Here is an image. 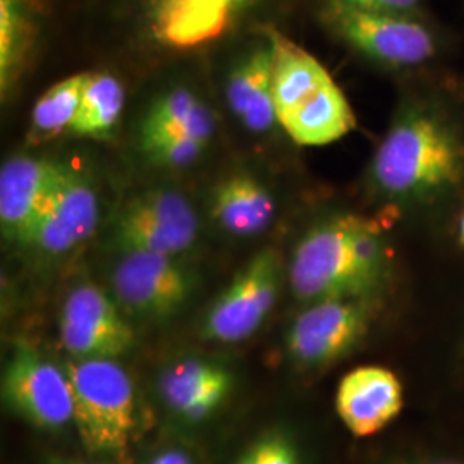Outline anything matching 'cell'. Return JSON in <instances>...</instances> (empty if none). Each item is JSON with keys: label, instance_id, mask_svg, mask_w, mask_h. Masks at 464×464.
Wrapping results in <instances>:
<instances>
[{"label": "cell", "instance_id": "e0dca14e", "mask_svg": "<svg viewBox=\"0 0 464 464\" xmlns=\"http://www.w3.org/2000/svg\"><path fill=\"white\" fill-rule=\"evenodd\" d=\"M266 36L272 47V95L281 121L334 80L310 52L279 30L266 28Z\"/></svg>", "mask_w": 464, "mask_h": 464}, {"label": "cell", "instance_id": "ac0fdd59", "mask_svg": "<svg viewBox=\"0 0 464 464\" xmlns=\"http://www.w3.org/2000/svg\"><path fill=\"white\" fill-rule=\"evenodd\" d=\"M210 214L224 231L237 237H251L270 227L276 217V201L253 176L234 174L217 184Z\"/></svg>", "mask_w": 464, "mask_h": 464}, {"label": "cell", "instance_id": "4316f807", "mask_svg": "<svg viewBox=\"0 0 464 464\" xmlns=\"http://www.w3.org/2000/svg\"><path fill=\"white\" fill-rule=\"evenodd\" d=\"M147 464H195V461L183 449H166L153 456Z\"/></svg>", "mask_w": 464, "mask_h": 464}, {"label": "cell", "instance_id": "484cf974", "mask_svg": "<svg viewBox=\"0 0 464 464\" xmlns=\"http://www.w3.org/2000/svg\"><path fill=\"white\" fill-rule=\"evenodd\" d=\"M339 2L362 11L401 14V16H421V4H423V0H339Z\"/></svg>", "mask_w": 464, "mask_h": 464}, {"label": "cell", "instance_id": "44dd1931", "mask_svg": "<svg viewBox=\"0 0 464 464\" xmlns=\"http://www.w3.org/2000/svg\"><path fill=\"white\" fill-rule=\"evenodd\" d=\"M124 109V86L111 72H90L80 111L69 133L107 140L114 133Z\"/></svg>", "mask_w": 464, "mask_h": 464}, {"label": "cell", "instance_id": "f1b7e54d", "mask_svg": "<svg viewBox=\"0 0 464 464\" xmlns=\"http://www.w3.org/2000/svg\"><path fill=\"white\" fill-rule=\"evenodd\" d=\"M459 236H461V241H463L464 245V216L461 218V224H459Z\"/></svg>", "mask_w": 464, "mask_h": 464}, {"label": "cell", "instance_id": "5bb4252c", "mask_svg": "<svg viewBox=\"0 0 464 464\" xmlns=\"http://www.w3.org/2000/svg\"><path fill=\"white\" fill-rule=\"evenodd\" d=\"M401 408L402 385L396 373L383 366H358L337 387V415L356 437L383 430Z\"/></svg>", "mask_w": 464, "mask_h": 464}, {"label": "cell", "instance_id": "277c9868", "mask_svg": "<svg viewBox=\"0 0 464 464\" xmlns=\"http://www.w3.org/2000/svg\"><path fill=\"white\" fill-rule=\"evenodd\" d=\"M320 17L349 49L381 66H421L439 50L437 34L421 16L372 13L324 0Z\"/></svg>", "mask_w": 464, "mask_h": 464}, {"label": "cell", "instance_id": "7c38bea8", "mask_svg": "<svg viewBox=\"0 0 464 464\" xmlns=\"http://www.w3.org/2000/svg\"><path fill=\"white\" fill-rule=\"evenodd\" d=\"M99 222L97 184L83 169L64 164L45 212L24 248L63 256L86 243L99 229Z\"/></svg>", "mask_w": 464, "mask_h": 464}, {"label": "cell", "instance_id": "ba28073f", "mask_svg": "<svg viewBox=\"0 0 464 464\" xmlns=\"http://www.w3.org/2000/svg\"><path fill=\"white\" fill-rule=\"evenodd\" d=\"M281 279V255L277 249L258 251L207 310L201 322V337L220 344L246 341L274 310Z\"/></svg>", "mask_w": 464, "mask_h": 464}, {"label": "cell", "instance_id": "3957f363", "mask_svg": "<svg viewBox=\"0 0 464 464\" xmlns=\"http://www.w3.org/2000/svg\"><path fill=\"white\" fill-rule=\"evenodd\" d=\"M72 423L90 456L124 454L138 427V398L131 375L117 360H71Z\"/></svg>", "mask_w": 464, "mask_h": 464}, {"label": "cell", "instance_id": "9a60e30c", "mask_svg": "<svg viewBox=\"0 0 464 464\" xmlns=\"http://www.w3.org/2000/svg\"><path fill=\"white\" fill-rule=\"evenodd\" d=\"M231 370L203 358H184L166 368L159 381L160 398L174 415L203 421L229 398Z\"/></svg>", "mask_w": 464, "mask_h": 464}, {"label": "cell", "instance_id": "cb8c5ba5", "mask_svg": "<svg viewBox=\"0 0 464 464\" xmlns=\"http://www.w3.org/2000/svg\"><path fill=\"white\" fill-rule=\"evenodd\" d=\"M140 145L153 164L183 169L191 166L203 155L208 145L197 138L170 128H143L140 130Z\"/></svg>", "mask_w": 464, "mask_h": 464}, {"label": "cell", "instance_id": "8fae6325", "mask_svg": "<svg viewBox=\"0 0 464 464\" xmlns=\"http://www.w3.org/2000/svg\"><path fill=\"white\" fill-rule=\"evenodd\" d=\"M262 0H141L150 38L164 49L210 45L236 30Z\"/></svg>", "mask_w": 464, "mask_h": 464}, {"label": "cell", "instance_id": "2e32d148", "mask_svg": "<svg viewBox=\"0 0 464 464\" xmlns=\"http://www.w3.org/2000/svg\"><path fill=\"white\" fill-rule=\"evenodd\" d=\"M226 99L249 133H266L279 122L272 95V47L266 36L232 69Z\"/></svg>", "mask_w": 464, "mask_h": 464}, {"label": "cell", "instance_id": "ffe728a7", "mask_svg": "<svg viewBox=\"0 0 464 464\" xmlns=\"http://www.w3.org/2000/svg\"><path fill=\"white\" fill-rule=\"evenodd\" d=\"M40 32L36 0H0V88L9 93L28 66Z\"/></svg>", "mask_w": 464, "mask_h": 464}, {"label": "cell", "instance_id": "f546056e", "mask_svg": "<svg viewBox=\"0 0 464 464\" xmlns=\"http://www.w3.org/2000/svg\"><path fill=\"white\" fill-rule=\"evenodd\" d=\"M429 464H461V463H429Z\"/></svg>", "mask_w": 464, "mask_h": 464}, {"label": "cell", "instance_id": "9c48e42d", "mask_svg": "<svg viewBox=\"0 0 464 464\" xmlns=\"http://www.w3.org/2000/svg\"><path fill=\"white\" fill-rule=\"evenodd\" d=\"M112 296L126 315L160 322L179 314L197 281L189 268L160 253H122L111 274Z\"/></svg>", "mask_w": 464, "mask_h": 464}, {"label": "cell", "instance_id": "52a82bcc", "mask_svg": "<svg viewBox=\"0 0 464 464\" xmlns=\"http://www.w3.org/2000/svg\"><path fill=\"white\" fill-rule=\"evenodd\" d=\"M2 401L11 413L40 430L72 421L74 402L66 368H59L26 341H17L2 370Z\"/></svg>", "mask_w": 464, "mask_h": 464}, {"label": "cell", "instance_id": "d4e9b609", "mask_svg": "<svg viewBox=\"0 0 464 464\" xmlns=\"http://www.w3.org/2000/svg\"><path fill=\"white\" fill-rule=\"evenodd\" d=\"M232 464H301V454L295 439L276 429L253 439Z\"/></svg>", "mask_w": 464, "mask_h": 464}, {"label": "cell", "instance_id": "30bf717a", "mask_svg": "<svg viewBox=\"0 0 464 464\" xmlns=\"http://www.w3.org/2000/svg\"><path fill=\"white\" fill-rule=\"evenodd\" d=\"M59 337L74 360H119L136 343L124 310L95 284H80L67 295Z\"/></svg>", "mask_w": 464, "mask_h": 464}, {"label": "cell", "instance_id": "5b68a950", "mask_svg": "<svg viewBox=\"0 0 464 464\" xmlns=\"http://www.w3.org/2000/svg\"><path fill=\"white\" fill-rule=\"evenodd\" d=\"M381 295L308 303L285 334L289 358L304 368L329 366L356 348L379 310Z\"/></svg>", "mask_w": 464, "mask_h": 464}, {"label": "cell", "instance_id": "d6986e66", "mask_svg": "<svg viewBox=\"0 0 464 464\" xmlns=\"http://www.w3.org/2000/svg\"><path fill=\"white\" fill-rule=\"evenodd\" d=\"M279 124L296 145L322 147L351 133L356 128V117L341 88L331 82L282 117Z\"/></svg>", "mask_w": 464, "mask_h": 464}, {"label": "cell", "instance_id": "4fadbf2b", "mask_svg": "<svg viewBox=\"0 0 464 464\" xmlns=\"http://www.w3.org/2000/svg\"><path fill=\"white\" fill-rule=\"evenodd\" d=\"M64 164L17 155L0 169V227L4 239L26 246L44 216Z\"/></svg>", "mask_w": 464, "mask_h": 464}, {"label": "cell", "instance_id": "603a6c76", "mask_svg": "<svg viewBox=\"0 0 464 464\" xmlns=\"http://www.w3.org/2000/svg\"><path fill=\"white\" fill-rule=\"evenodd\" d=\"M88 76L90 72L69 76L59 83L52 84L49 90L36 100L30 126V140L34 143L47 141L71 130L80 111Z\"/></svg>", "mask_w": 464, "mask_h": 464}, {"label": "cell", "instance_id": "7402d4cb", "mask_svg": "<svg viewBox=\"0 0 464 464\" xmlns=\"http://www.w3.org/2000/svg\"><path fill=\"white\" fill-rule=\"evenodd\" d=\"M143 128H170L208 145L217 121L210 107L188 88H174L151 103Z\"/></svg>", "mask_w": 464, "mask_h": 464}, {"label": "cell", "instance_id": "8992f818", "mask_svg": "<svg viewBox=\"0 0 464 464\" xmlns=\"http://www.w3.org/2000/svg\"><path fill=\"white\" fill-rule=\"evenodd\" d=\"M197 210L181 193L149 189L126 199L111 226V246L119 255L147 251L179 256L198 237Z\"/></svg>", "mask_w": 464, "mask_h": 464}, {"label": "cell", "instance_id": "6da1fadb", "mask_svg": "<svg viewBox=\"0 0 464 464\" xmlns=\"http://www.w3.org/2000/svg\"><path fill=\"white\" fill-rule=\"evenodd\" d=\"M389 260L377 220L354 214L331 217L299 239L287 270L289 285L304 303L381 295Z\"/></svg>", "mask_w": 464, "mask_h": 464}, {"label": "cell", "instance_id": "7a4b0ae2", "mask_svg": "<svg viewBox=\"0 0 464 464\" xmlns=\"http://www.w3.org/2000/svg\"><path fill=\"white\" fill-rule=\"evenodd\" d=\"M463 176V141L446 117L425 105L399 112L370 166L372 186L399 203L437 198Z\"/></svg>", "mask_w": 464, "mask_h": 464}, {"label": "cell", "instance_id": "83f0119b", "mask_svg": "<svg viewBox=\"0 0 464 464\" xmlns=\"http://www.w3.org/2000/svg\"><path fill=\"white\" fill-rule=\"evenodd\" d=\"M47 464H93L83 463V461H74V459H64V458H52L47 461Z\"/></svg>", "mask_w": 464, "mask_h": 464}]
</instances>
